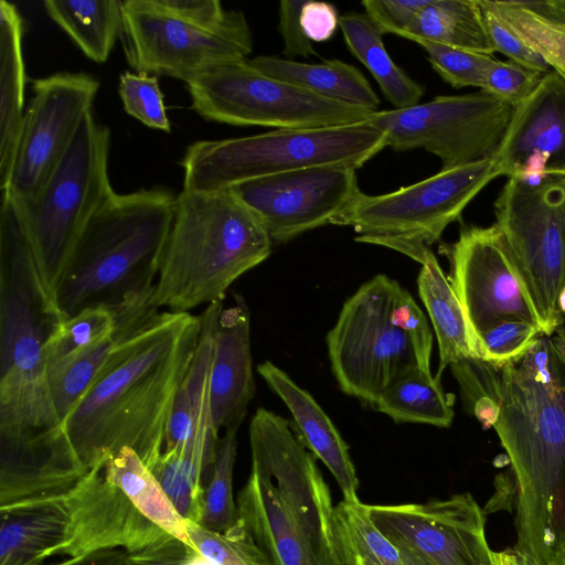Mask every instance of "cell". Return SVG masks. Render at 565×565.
<instances>
[{"mask_svg": "<svg viewBox=\"0 0 565 565\" xmlns=\"http://www.w3.org/2000/svg\"><path fill=\"white\" fill-rule=\"evenodd\" d=\"M396 423L447 428L454 419L452 397L431 372L417 371L383 391L372 405Z\"/></svg>", "mask_w": 565, "mask_h": 565, "instance_id": "32", "label": "cell"}, {"mask_svg": "<svg viewBox=\"0 0 565 565\" xmlns=\"http://www.w3.org/2000/svg\"><path fill=\"white\" fill-rule=\"evenodd\" d=\"M186 532L193 547L213 565H273L243 522L218 533L186 520Z\"/></svg>", "mask_w": 565, "mask_h": 565, "instance_id": "38", "label": "cell"}, {"mask_svg": "<svg viewBox=\"0 0 565 565\" xmlns=\"http://www.w3.org/2000/svg\"><path fill=\"white\" fill-rule=\"evenodd\" d=\"M152 292L114 309L117 342L65 422L87 470L126 447L150 470L162 455L174 399L198 350L201 317L159 311Z\"/></svg>", "mask_w": 565, "mask_h": 565, "instance_id": "2", "label": "cell"}, {"mask_svg": "<svg viewBox=\"0 0 565 565\" xmlns=\"http://www.w3.org/2000/svg\"><path fill=\"white\" fill-rule=\"evenodd\" d=\"M502 175L532 179L565 175V77L556 71L515 105L495 157Z\"/></svg>", "mask_w": 565, "mask_h": 565, "instance_id": "20", "label": "cell"}, {"mask_svg": "<svg viewBox=\"0 0 565 565\" xmlns=\"http://www.w3.org/2000/svg\"><path fill=\"white\" fill-rule=\"evenodd\" d=\"M271 246L258 217L231 189L182 190L151 303L189 312L223 300L235 280L270 255Z\"/></svg>", "mask_w": 565, "mask_h": 565, "instance_id": "5", "label": "cell"}, {"mask_svg": "<svg viewBox=\"0 0 565 565\" xmlns=\"http://www.w3.org/2000/svg\"><path fill=\"white\" fill-rule=\"evenodd\" d=\"M98 88L99 81L86 73L62 72L34 81L1 192L18 201L40 192L92 110Z\"/></svg>", "mask_w": 565, "mask_h": 565, "instance_id": "15", "label": "cell"}, {"mask_svg": "<svg viewBox=\"0 0 565 565\" xmlns=\"http://www.w3.org/2000/svg\"><path fill=\"white\" fill-rule=\"evenodd\" d=\"M23 18L18 8L0 1V189L13 163L23 120L25 64L22 52Z\"/></svg>", "mask_w": 565, "mask_h": 565, "instance_id": "25", "label": "cell"}, {"mask_svg": "<svg viewBox=\"0 0 565 565\" xmlns=\"http://www.w3.org/2000/svg\"><path fill=\"white\" fill-rule=\"evenodd\" d=\"M53 565H129L124 550H104L81 557L66 558Z\"/></svg>", "mask_w": 565, "mask_h": 565, "instance_id": "48", "label": "cell"}, {"mask_svg": "<svg viewBox=\"0 0 565 565\" xmlns=\"http://www.w3.org/2000/svg\"><path fill=\"white\" fill-rule=\"evenodd\" d=\"M257 372L285 403L298 439L331 472L343 500H359V479L349 447L329 416L306 390L273 362H263Z\"/></svg>", "mask_w": 565, "mask_h": 565, "instance_id": "22", "label": "cell"}, {"mask_svg": "<svg viewBox=\"0 0 565 565\" xmlns=\"http://www.w3.org/2000/svg\"><path fill=\"white\" fill-rule=\"evenodd\" d=\"M333 521L342 563L365 556L379 565H405L397 547L373 523L360 499L334 505Z\"/></svg>", "mask_w": 565, "mask_h": 565, "instance_id": "33", "label": "cell"}, {"mask_svg": "<svg viewBox=\"0 0 565 565\" xmlns=\"http://www.w3.org/2000/svg\"><path fill=\"white\" fill-rule=\"evenodd\" d=\"M484 1L552 70L565 77V21L543 17L523 1Z\"/></svg>", "mask_w": 565, "mask_h": 565, "instance_id": "36", "label": "cell"}, {"mask_svg": "<svg viewBox=\"0 0 565 565\" xmlns=\"http://www.w3.org/2000/svg\"><path fill=\"white\" fill-rule=\"evenodd\" d=\"M0 565H43L65 539L67 516L56 500L0 511Z\"/></svg>", "mask_w": 565, "mask_h": 565, "instance_id": "27", "label": "cell"}, {"mask_svg": "<svg viewBox=\"0 0 565 565\" xmlns=\"http://www.w3.org/2000/svg\"><path fill=\"white\" fill-rule=\"evenodd\" d=\"M260 72L300 86L328 99L377 111L380 99L365 76L340 60L309 64L277 56L248 58Z\"/></svg>", "mask_w": 565, "mask_h": 565, "instance_id": "26", "label": "cell"}, {"mask_svg": "<svg viewBox=\"0 0 565 565\" xmlns=\"http://www.w3.org/2000/svg\"><path fill=\"white\" fill-rule=\"evenodd\" d=\"M249 445L252 469L270 480L321 565L343 564L329 487L291 423L258 408L249 424Z\"/></svg>", "mask_w": 565, "mask_h": 565, "instance_id": "14", "label": "cell"}, {"mask_svg": "<svg viewBox=\"0 0 565 565\" xmlns=\"http://www.w3.org/2000/svg\"><path fill=\"white\" fill-rule=\"evenodd\" d=\"M306 0H282L278 9V31L282 38V53L288 60L317 55L312 42L300 24V12Z\"/></svg>", "mask_w": 565, "mask_h": 565, "instance_id": "45", "label": "cell"}, {"mask_svg": "<svg viewBox=\"0 0 565 565\" xmlns=\"http://www.w3.org/2000/svg\"><path fill=\"white\" fill-rule=\"evenodd\" d=\"M377 529L427 565H493L484 511L466 492L424 503L366 504Z\"/></svg>", "mask_w": 565, "mask_h": 565, "instance_id": "17", "label": "cell"}, {"mask_svg": "<svg viewBox=\"0 0 565 565\" xmlns=\"http://www.w3.org/2000/svg\"><path fill=\"white\" fill-rule=\"evenodd\" d=\"M236 503L241 521L273 565H321L270 480L250 469Z\"/></svg>", "mask_w": 565, "mask_h": 565, "instance_id": "23", "label": "cell"}, {"mask_svg": "<svg viewBox=\"0 0 565 565\" xmlns=\"http://www.w3.org/2000/svg\"><path fill=\"white\" fill-rule=\"evenodd\" d=\"M544 335L565 323L557 306L565 287V175L509 178L493 204Z\"/></svg>", "mask_w": 565, "mask_h": 565, "instance_id": "10", "label": "cell"}, {"mask_svg": "<svg viewBox=\"0 0 565 565\" xmlns=\"http://www.w3.org/2000/svg\"><path fill=\"white\" fill-rule=\"evenodd\" d=\"M417 278L418 294L430 318L439 349L437 377L447 366L479 359V341L466 317L459 298L445 276L436 256L427 248Z\"/></svg>", "mask_w": 565, "mask_h": 565, "instance_id": "24", "label": "cell"}, {"mask_svg": "<svg viewBox=\"0 0 565 565\" xmlns=\"http://www.w3.org/2000/svg\"><path fill=\"white\" fill-rule=\"evenodd\" d=\"M515 105L479 89L436 96L403 109L374 111L367 121L395 151L422 149L436 156L441 170L494 159Z\"/></svg>", "mask_w": 565, "mask_h": 565, "instance_id": "13", "label": "cell"}, {"mask_svg": "<svg viewBox=\"0 0 565 565\" xmlns=\"http://www.w3.org/2000/svg\"><path fill=\"white\" fill-rule=\"evenodd\" d=\"M340 22L337 8L328 2L306 0L300 12V24L311 42L330 40Z\"/></svg>", "mask_w": 565, "mask_h": 565, "instance_id": "47", "label": "cell"}, {"mask_svg": "<svg viewBox=\"0 0 565 565\" xmlns=\"http://www.w3.org/2000/svg\"><path fill=\"white\" fill-rule=\"evenodd\" d=\"M231 190L258 217L273 244L332 224L361 191L356 169L340 166L268 175Z\"/></svg>", "mask_w": 565, "mask_h": 565, "instance_id": "18", "label": "cell"}, {"mask_svg": "<svg viewBox=\"0 0 565 565\" xmlns=\"http://www.w3.org/2000/svg\"><path fill=\"white\" fill-rule=\"evenodd\" d=\"M236 434L237 429H227L220 437L210 482L204 491L199 524L218 533L228 532L242 522L233 492Z\"/></svg>", "mask_w": 565, "mask_h": 565, "instance_id": "34", "label": "cell"}, {"mask_svg": "<svg viewBox=\"0 0 565 565\" xmlns=\"http://www.w3.org/2000/svg\"><path fill=\"white\" fill-rule=\"evenodd\" d=\"M501 175L494 158L440 170L384 194L360 191L332 224L353 227L359 242L385 246L419 262L481 190Z\"/></svg>", "mask_w": 565, "mask_h": 565, "instance_id": "9", "label": "cell"}, {"mask_svg": "<svg viewBox=\"0 0 565 565\" xmlns=\"http://www.w3.org/2000/svg\"><path fill=\"white\" fill-rule=\"evenodd\" d=\"M186 88L202 118L234 126L326 128L362 122L374 113L269 76L248 58L216 67Z\"/></svg>", "mask_w": 565, "mask_h": 565, "instance_id": "12", "label": "cell"}, {"mask_svg": "<svg viewBox=\"0 0 565 565\" xmlns=\"http://www.w3.org/2000/svg\"><path fill=\"white\" fill-rule=\"evenodd\" d=\"M339 26L347 47L367 68L394 109L418 104L425 86L392 60L383 42L384 34L365 13L341 15Z\"/></svg>", "mask_w": 565, "mask_h": 565, "instance_id": "28", "label": "cell"}, {"mask_svg": "<svg viewBox=\"0 0 565 565\" xmlns=\"http://www.w3.org/2000/svg\"><path fill=\"white\" fill-rule=\"evenodd\" d=\"M493 565H539L516 547L493 552Z\"/></svg>", "mask_w": 565, "mask_h": 565, "instance_id": "50", "label": "cell"}, {"mask_svg": "<svg viewBox=\"0 0 565 565\" xmlns=\"http://www.w3.org/2000/svg\"><path fill=\"white\" fill-rule=\"evenodd\" d=\"M532 11L552 19L565 21V0L523 1Z\"/></svg>", "mask_w": 565, "mask_h": 565, "instance_id": "49", "label": "cell"}, {"mask_svg": "<svg viewBox=\"0 0 565 565\" xmlns=\"http://www.w3.org/2000/svg\"><path fill=\"white\" fill-rule=\"evenodd\" d=\"M467 404L499 405L492 428L511 466L515 547L539 565L565 559V324L541 335L519 361L479 359L450 365Z\"/></svg>", "mask_w": 565, "mask_h": 565, "instance_id": "1", "label": "cell"}, {"mask_svg": "<svg viewBox=\"0 0 565 565\" xmlns=\"http://www.w3.org/2000/svg\"><path fill=\"white\" fill-rule=\"evenodd\" d=\"M565 324V323H564Z\"/></svg>", "mask_w": 565, "mask_h": 565, "instance_id": "57", "label": "cell"}, {"mask_svg": "<svg viewBox=\"0 0 565 565\" xmlns=\"http://www.w3.org/2000/svg\"><path fill=\"white\" fill-rule=\"evenodd\" d=\"M223 308L216 327L209 379L211 416L215 429H238L255 395L250 353V315L239 295Z\"/></svg>", "mask_w": 565, "mask_h": 565, "instance_id": "21", "label": "cell"}, {"mask_svg": "<svg viewBox=\"0 0 565 565\" xmlns=\"http://www.w3.org/2000/svg\"><path fill=\"white\" fill-rule=\"evenodd\" d=\"M116 330V316L107 307H89L62 320L45 344L47 370L109 338Z\"/></svg>", "mask_w": 565, "mask_h": 565, "instance_id": "37", "label": "cell"}, {"mask_svg": "<svg viewBox=\"0 0 565 565\" xmlns=\"http://www.w3.org/2000/svg\"><path fill=\"white\" fill-rule=\"evenodd\" d=\"M350 564H353V565H379L374 561H372L365 556H355L352 558Z\"/></svg>", "mask_w": 565, "mask_h": 565, "instance_id": "52", "label": "cell"}, {"mask_svg": "<svg viewBox=\"0 0 565 565\" xmlns=\"http://www.w3.org/2000/svg\"><path fill=\"white\" fill-rule=\"evenodd\" d=\"M190 565H213L200 552L191 561Z\"/></svg>", "mask_w": 565, "mask_h": 565, "instance_id": "54", "label": "cell"}, {"mask_svg": "<svg viewBox=\"0 0 565 565\" xmlns=\"http://www.w3.org/2000/svg\"><path fill=\"white\" fill-rule=\"evenodd\" d=\"M403 38L488 55L495 52L479 0H428Z\"/></svg>", "mask_w": 565, "mask_h": 565, "instance_id": "29", "label": "cell"}, {"mask_svg": "<svg viewBox=\"0 0 565 565\" xmlns=\"http://www.w3.org/2000/svg\"><path fill=\"white\" fill-rule=\"evenodd\" d=\"M541 335L543 331L535 323L520 319L503 320L478 337L480 360L499 367L516 362Z\"/></svg>", "mask_w": 565, "mask_h": 565, "instance_id": "39", "label": "cell"}, {"mask_svg": "<svg viewBox=\"0 0 565 565\" xmlns=\"http://www.w3.org/2000/svg\"><path fill=\"white\" fill-rule=\"evenodd\" d=\"M327 347L340 388L371 406L405 376L430 372L427 319L412 295L386 275L373 277L344 302Z\"/></svg>", "mask_w": 565, "mask_h": 565, "instance_id": "6", "label": "cell"}, {"mask_svg": "<svg viewBox=\"0 0 565 565\" xmlns=\"http://www.w3.org/2000/svg\"><path fill=\"white\" fill-rule=\"evenodd\" d=\"M104 473L141 514L170 535L193 546L186 532V520L135 450L122 448L108 460Z\"/></svg>", "mask_w": 565, "mask_h": 565, "instance_id": "31", "label": "cell"}, {"mask_svg": "<svg viewBox=\"0 0 565 565\" xmlns=\"http://www.w3.org/2000/svg\"><path fill=\"white\" fill-rule=\"evenodd\" d=\"M427 53L435 72L454 88L482 89L492 55L447 46L426 40L414 41Z\"/></svg>", "mask_w": 565, "mask_h": 565, "instance_id": "40", "label": "cell"}, {"mask_svg": "<svg viewBox=\"0 0 565 565\" xmlns=\"http://www.w3.org/2000/svg\"><path fill=\"white\" fill-rule=\"evenodd\" d=\"M486 28L495 52H500L509 61L529 70L546 74L552 70L545 58L527 45L487 3L479 0Z\"/></svg>", "mask_w": 565, "mask_h": 565, "instance_id": "43", "label": "cell"}, {"mask_svg": "<svg viewBox=\"0 0 565 565\" xmlns=\"http://www.w3.org/2000/svg\"><path fill=\"white\" fill-rule=\"evenodd\" d=\"M109 145V128L90 110L40 192L15 200L39 275L53 298L83 232L115 192Z\"/></svg>", "mask_w": 565, "mask_h": 565, "instance_id": "8", "label": "cell"}, {"mask_svg": "<svg viewBox=\"0 0 565 565\" xmlns=\"http://www.w3.org/2000/svg\"><path fill=\"white\" fill-rule=\"evenodd\" d=\"M199 553L188 543L170 535L137 553L128 554L129 565H190Z\"/></svg>", "mask_w": 565, "mask_h": 565, "instance_id": "46", "label": "cell"}, {"mask_svg": "<svg viewBox=\"0 0 565 565\" xmlns=\"http://www.w3.org/2000/svg\"><path fill=\"white\" fill-rule=\"evenodd\" d=\"M543 75L514 62L493 57L486 71L482 90L516 105L533 93Z\"/></svg>", "mask_w": 565, "mask_h": 565, "instance_id": "42", "label": "cell"}, {"mask_svg": "<svg viewBox=\"0 0 565 565\" xmlns=\"http://www.w3.org/2000/svg\"><path fill=\"white\" fill-rule=\"evenodd\" d=\"M557 306L559 309L561 315L563 316L565 320V287L561 290L557 299Z\"/></svg>", "mask_w": 565, "mask_h": 565, "instance_id": "53", "label": "cell"}, {"mask_svg": "<svg viewBox=\"0 0 565 565\" xmlns=\"http://www.w3.org/2000/svg\"><path fill=\"white\" fill-rule=\"evenodd\" d=\"M105 466H94L72 489L54 499L67 516L65 539L54 556L74 558L104 550L132 554L170 536L105 477Z\"/></svg>", "mask_w": 565, "mask_h": 565, "instance_id": "19", "label": "cell"}, {"mask_svg": "<svg viewBox=\"0 0 565 565\" xmlns=\"http://www.w3.org/2000/svg\"><path fill=\"white\" fill-rule=\"evenodd\" d=\"M562 565H565V559L563 561Z\"/></svg>", "mask_w": 565, "mask_h": 565, "instance_id": "56", "label": "cell"}, {"mask_svg": "<svg viewBox=\"0 0 565 565\" xmlns=\"http://www.w3.org/2000/svg\"><path fill=\"white\" fill-rule=\"evenodd\" d=\"M65 318L39 275L15 199L0 206V461L68 462L76 455L57 418L45 344Z\"/></svg>", "mask_w": 565, "mask_h": 565, "instance_id": "3", "label": "cell"}, {"mask_svg": "<svg viewBox=\"0 0 565 565\" xmlns=\"http://www.w3.org/2000/svg\"><path fill=\"white\" fill-rule=\"evenodd\" d=\"M177 195L163 186L114 192L89 221L55 291L66 319L111 310L152 291L173 222Z\"/></svg>", "mask_w": 565, "mask_h": 565, "instance_id": "4", "label": "cell"}, {"mask_svg": "<svg viewBox=\"0 0 565 565\" xmlns=\"http://www.w3.org/2000/svg\"><path fill=\"white\" fill-rule=\"evenodd\" d=\"M405 565H427L418 556L404 547H397Z\"/></svg>", "mask_w": 565, "mask_h": 565, "instance_id": "51", "label": "cell"}, {"mask_svg": "<svg viewBox=\"0 0 565 565\" xmlns=\"http://www.w3.org/2000/svg\"><path fill=\"white\" fill-rule=\"evenodd\" d=\"M120 41L136 73L192 79L248 58L253 36L243 12L207 24L175 15L157 0H124Z\"/></svg>", "mask_w": 565, "mask_h": 565, "instance_id": "11", "label": "cell"}, {"mask_svg": "<svg viewBox=\"0 0 565 565\" xmlns=\"http://www.w3.org/2000/svg\"><path fill=\"white\" fill-rule=\"evenodd\" d=\"M386 148L367 120L351 125L277 129L191 143L182 157L184 191H220L258 178L312 167L359 169Z\"/></svg>", "mask_w": 565, "mask_h": 565, "instance_id": "7", "label": "cell"}, {"mask_svg": "<svg viewBox=\"0 0 565 565\" xmlns=\"http://www.w3.org/2000/svg\"><path fill=\"white\" fill-rule=\"evenodd\" d=\"M118 93L128 115L149 128L170 132L171 124L158 76L125 72L119 76Z\"/></svg>", "mask_w": 565, "mask_h": 565, "instance_id": "41", "label": "cell"}, {"mask_svg": "<svg viewBox=\"0 0 565 565\" xmlns=\"http://www.w3.org/2000/svg\"><path fill=\"white\" fill-rule=\"evenodd\" d=\"M49 17L92 61H107L120 36L121 0H45Z\"/></svg>", "mask_w": 565, "mask_h": 565, "instance_id": "30", "label": "cell"}, {"mask_svg": "<svg viewBox=\"0 0 565 565\" xmlns=\"http://www.w3.org/2000/svg\"><path fill=\"white\" fill-rule=\"evenodd\" d=\"M117 342V331L71 359L47 370L49 386L58 420L67 417L87 391Z\"/></svg>", "mask_w": 565, "mask_h": 565, "instance_id": "35", "label": "cell"}, {"mask_svg": "<svg viewBox=\"0 0 565 565\" xmlns=\"http://www.w3.org/2000/svg\"><path fill=\"white\" fill-rule=\"evenodd\" d=\"M428 0H364L365 14L383 34L404 36Z\"/></svg>", "mask_w": 565, "mask_h": 565, "instance_id": "44", "label": "cell"}, {"mask_svg": "<svg viewBox=\"0 0 565 565\" xmlns=\"http://www.w3.org/2000/svg\"><path fill=\"white\" fill-rule=\"evenodd\" d=\"M441 250L450 263L448 279L477 339L491 326L509 319L530 321L541 328L509 245L495 223L461 226L457 241L443 245Z\"/></svg>", "mask_w": 565, "mask_h": 565, "instance_id": "16", "label": "cell"}, {"mask_svg": "<svg viewBox=\"0 0 565 565\" xmlns=\"http://www.w3.org/2000/svg\"><path fill=\"white\" fill-rule=\"evenodd\" d=\"M340 565H353V564H349V563H343V564H340Z\"/></svg>", "mask_w": 565, "mask_h": 565, "instance_id": "55", "label": "cell"}]
</instances>
